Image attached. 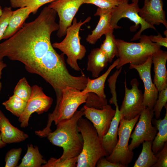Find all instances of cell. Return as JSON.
<instances>
[{"mask_svg":"<svg viewBox=\"0 0 167 167\" xmlns=\"http://www.w3.org/2000/svg\"><path fill=\"white\" fill-rule=\"evenodd\" d=\"M57 15L54 9L45 7L34 20L0 43V61L7 57L23 63L26 70L33 66L52 47L51 35L59 28Z\"/></svg>","mask_w":167,"mask_h":167,"instance_id":"1","label":"cell"},{"mask_svg":"<svg viewBox=\"0 0 167 167\" xmlns=\"http://www.w3.org/2000/svg\"><path fill=\"white\" fill-rule=\"evenodd\" d=\"M63 54H58L51 47L28 71L38 75L53 88L56 96V103L61 99L63 89L71 87L80 91L86 87L87 77L82 73L79 76L71 75L66 67Z\"/></svg>","mask_w":167,"mask_h":167,"instance_id":"2","label":"cell"},{"mask_svg":"<svg viewBox=\"0 0 167 167\" xmlns=\"http://www.w3.org/2000/svg\"><path fill=\"white\" fill-rule=\"evenodd\" d=\"M84 112L83 107L77 110L71 118L59 122L56 130L49 132L47 136L53 144L62 148V154L58 159L59 161L78 156L81 152L83 140L78 128L77 122L84 115Z\"/></svg>","mask_w":167,"mask_h":167,"instance_id":"3","label":"cell"},{"mask_svg":"<svg viewBox=\"0 0 167 167\" xmlns=\"http://www.w3.org/2000/svg\"><path fill=\"white\" fill-rule=\"evenodd\" d=\"M79 131L83 138V146L78 156L77 167H95L100 158L109 155L104 149L95 127L82 117L77 122Z\"/></svg>","mask_w":167,"mask_h":167,"instance_id":"4","label":"cell"},{"mask_svg":"<svg viewBox=\"0 0 167 167\" xmlns=\"http://www.w3.org/2000/svg\"><path fill=\"white\" fill-rule=\"evenodd\" d=\"M139 42H129L116 39L118 49L117 57L119 62L116 67L119 69L124 65L130 63L139 65L143 63L153 54L160 50L161 46L152 42L149 36L141 35Z\"/></svg>","mask_w":167,"mask_h":167,"instance_id":"5","label":"cell"},{"mask_svg":"<svg viewBox=\"0 0 167 167\" xmlns=\"http://www.w3.org/2000/svg\"><path fill=\"white\" fill-rule=\"evenodd\" d=\"M88 95V93H83L71 87H67L63 89L59 103L56 105L53 112L48 115L46 127L42 130L36 131L35 134L41 138L47 137L48 134L52 131L50 127L52 122L54 121L57 125L60 121L71 118L79 107L85 102Z\"/></svg>","mask_w":167,"mask_h":167,"instance_id":"6","label":"cell"},{"mask_svg":"<svg viewBox=\"0 0 167 167\" xmlns=\"http://www.w3.org/2000/svg\"><path fill=\"white\" fill-rule=\"evenodd\" d=\"M91 19L90 17H88L83 22L80 20L77 22L76 18L74 17L72 24L67 29L64 39L61 42L52 44L54 48L59 49L66 55L67 63L76 71L81 70L77 61L82 59L87 52L85 47L80 42L81 38L79 35V30L83 25L88 22Z\"/></svg>","mask_w":167,"mask_h":167,"instance_id":"7","label":"cell"},{"mask_svg":"<svg viewBox=\"0 0 167 167\" xmlns=\"http://www.w3.org/2000/svg\"><path fill=\"white\" fill-rule=\"evenodd\" d=\"M140 115L130 120L122 118L118 127V140L112 153L106 158L113 163H118L127 167L132 161L133 151L128 148V142L133 129L138 120Z\"/></svg>","mask_w":167,"mask_h":167,"instance_id":"8","label":"cell"},{"mask_svg":"<svg viewBox=\"0 0 167 167\" xmlns=\"http://www.w3.org/2000/svg\"><path fill=\"white\" fill-rule=\"evenodd\" d=\"M132 3L129 4L128 2H123L121 4L113 8L111 18V25L114 29L122 28L117 24L118 21L123 18H127L134 23L135 25L131 27V31L135 32L139 27L141 28L131 39L134 41L139 39L142 32L144 30L149 28L156 30L154 26L146 22L139 15L140 8L138 2L139 0H132Z\"/></svg>","mask_w":167,"mask_h":167,"instance_id":"9","label":"cell"},{"mask_svg":"<svg viewBox=\"0 0 167 167\" xmlns=\"http://www.w3.org/2000/svg\"><path fill=\"white\" fill-rule=\"evenodd\" d=\"M124 84L125 96L119 110L122 118L130 120L140 115L146 107L143 103V93L139 88L137 79L135 78L131 81L130 89L127 88L126 80Z\"/></svg>","mask_w":167,"mask_h":167,"instance_id":"10","label":"cell"},{"mask_svg":"<svg viewBox=\"0 0 167 167\" xmlns=\"http://www.w3.org/2000/svg\"><path fill=\"white\" fill-rule=\"evenodd\" d=\"M154 115L153 109L147 107L140 113L139 121L130 135V138L132 139L128 145L130 151H133L145 141H153L157 131L156 127L152 124Z\"/></svg>","mask_w":167,"mask_h":167,"instance_id":"11","label":"cell"},{"mask_svg":"<svg viewBox=\"0 0 167 167\" xmlns=\"http://www.w3.org/2000/svg\"><path fill=\"white\" fill-rule=\"evenodd\" d=\"M53 101L52 98L46 95L41 87L37 85L32 86L31 94L25 108L19 118L20 127L24 128L28 126L30 118L33 113L36 112L40 114L47 112Z\"/></svg>","mask_w":167,"mask_h":167,"instance_id":"12","label":"cell"},{"mask_svg":"<svg viewBox=\"0 0 167 167\" xmlns=\"http://www.w3.org/2000/svg\"><path fill=\"white\" fill-rule=\"evenodd\" d=\"M84 0H56L48 6L54 10L59 18L57 36H65L67 28L72 24L75 16Z\"/></svg>","mask_w":167,"mask_h":167,"instance_id":"13","label":"cell"},{"mask_svg":"<svg viewBox=\"0 0 167 167\" xmlns=\"http://www.w3.org/2000/svg\"><path fill=\"white\" fill-rule=\"evenodd\" d=\"M152 55L144 63L139 65L130 64L129 69L137 70L144 86L143 103L145 107L152 109L157 99L159 92L151 78Z\"/></svg>","mask_w":167,"mask_h":167,"instance_id":"14","label":"cell"},{"mask_svg":"<svg viewBox=\"0 0 167 167\" xmlns=\"http://www.w3.org/2000/svg\"><path fill=\"white\" fill-rule=\"evenodd\" d=\"M83 107L85 117L92 123L101 140L108 131L115 110L108 104L103 106L101 109L89 108L85 105Z\"/></svg>","mask_w":167,"mask_h":167,"instance_id":"15","label":"cell"},{"mask_svg":"<svg viewBox=\"0 0 167 167\" xmlns=\"http://www.w3.org/2000/svg\"><path fill=\"white\" fill-rule=\"evenodd\" d=\"M139 15L146 22L152 25L161 24L167 28L165 13L163 9L162 0H149L140 8Z\"/></svg>","mask_w":167,"mask_h":167,"instance_id":"16","label":"cell"},{"mask_svg":"<svg viewBox=\"0 0 167 167\" xmlns=\"http://www.w3.org/2000/svg\"><path fill=\"white\" fill-rule=\"evenodd\" d=\"M152 59L154 65L153 83L159 92L167 88V51L161 49L152 55Z\"/></svg>","mask_w":167,"mask_h":167,"instance_id":"17","label":"cell"},{"mask_svg":"<svg viewBox=\"0 0 167 167\" xmlns=\"http://www.w3.org/2000/svg\"><path fill=\"white\" fill-rule=\"evenodd\" d=\"M111 9H103L98 8L94 15L99 16V20L92 33L88 35L86 41L89 43L94 45L103 35L113 31L111 25V18L113 10Z\"/></svg>","mask_w":167,"mask_h":167,"instance_id":"18","label":"cell"},{"mask_svg":"<svg viewBox=\"0 0 167 167\" xmlns=\"http://www.w3.org/2000/svg\"><path fill=\"white\" fill-rule=\"evenodd\" d=\"M0 132L2 141L6 144L19 143L28 137V134L13 126L0 110Z\"/></svg>","mask_w":167,"mask_h":167,"instance_id":"19","label":"cell"},{"mask_svg":"<svg viewBox=\"0 0 167 167\" xmlns=\"http://www.w3.org/2000/svg\"><path fill=\"white\" fill-rule=\"evenodd\" d=\"M115 107V115L111 121L108 131L101 140L103 147L109 155L112 153L117 143L118 129L122 118L118 105Z\"/></svg>","mask_w":167,"mask_h":167,"instance_id":"20","label":"cell"},{"mask_svg":"<svg viewBox=\"0 0 167 167\" xmlns=\"http://www.w3.org/2000/svg\"><path fill=\"white\" fill-rule=\"evenodd\" d=\"M32 13L31 10L27 7H21L13 11L2 40L9 38L18 31Z\"/></svg>","mask_w":167,"mask_h":167,"instance_id":"21","label":"cell"},{"mask_svg":"<svg viewBox=\"0 0 167 167\" xmlns=\"http://www.w3.org/2000/svg\"><path fill=\"white\" fill-rule=\"evenodd\" d=\"M108 62L107 57L100 48L94 49L88 56L87 70L91 73L93 78H97Z\"/></svg>","mask_w":167,"mask_h":167,"instance_id":"22","label":"cell"},{"mask_svg":"<svg viewBox=\"0 0 167 167\" xmlns=\"http://www.w3.org/2000/svg\"><path fill=\"white\" fill-rule=\"evenodd\" d=\"M118 62L119 59L118 58L109 66L104 73L98 78L91 79L88 77L86 87L81 92L84 93L92 92L100 97L106 98L104 92L105 82L112 70L118 65Z\"/></svg>","mask_w":167,"mask_h":167,"instance_id":"23","label":"cell"},{"mask_svg":"<svg viewBox=\"0 0 167 167\" xmlns=\"http://www.w3.org/2000/svg\"><path fill=\"white\" fill-rule=\"evenodd\" d=\"M166 112L163 119L152 118V123L156 127L158 132L152 141V148L156 154L163 147L167 142V105L164 107Z\"/></svg>","mask_w":167,"mask_h":167,"instance_id":"24","label":"cell"},{"mask_svg":"<svg viewBox=\"0 0 167 167\" xmlns=\"http://www.w3.org/2000/svg\"><path fill=\"white\" fill-rule=\"evenodd\" d=\"M47 162L43 158L37 146L28 144L26 153L18 167H41Z\"/></svg>","mask_w":167,"mask_h":167,"instance_id":"25","label":"cell"},{"mask_svg":"<svg viewBox=\"0 0 167 167\" xmlns=\"http://www.w3.org/2000/svg\"><path fill=\"white\" fill-rule=\"evenodd\" d=\"M152 143L151 141L143 143L141 152L133 167H150L156 163L157 159L152 151Z\"/></svg>","mask_w":167,"mask_h":167,"instance_id":"26","label":"cell"},{"mask_svg":"<svg viewBox=\"0 0 167 167\" xmlns=\"http://www.w3.org/2000/svg\"><path fill=\"white\" fill-rule=\"evenodd\" d=\"M113 31L105 33V39L101 44L100 49L107 57L109 62H111L115 57H117L118 49L116 43V39L113 34Z\"/></svg>","mask_w":167,"mask_h":167,"instance_id":"27","label":"cell"},{"mask_svg":"<svg viewBox=\"0 0 167 167\" xmlns=\"http://www.w3.org/2000/svg\"><path fill=\"white\" fill-rule=\"evenodd\" d=\"M27 102L13 94L2 104L12 114L19 118L24 111Z\"/></svg>","mask_w":167,"mask_h":167,"instance_id":"28","label":"cell"},{"mask_svg":"<svg viewBox=\"0 0 167 167\" xmlns=\"http://www.w3.org/2000/svg\"><path fill=\"white\" fill-rule=\"evenodd\" d=\"M56 0H10L11 7L14 8L27 7L32 13H36L39 8L43 5Z\"/></svg>","mask_w":167,"mask_h":167,"instance_id":"29","label":"cell"},{"mask_svg":"<svg viewBox=\"0 0 167 167\" xmlns=\"http://www.w3.org/2000/svg\"><path fill=\"white\" fill-rule=\"evenodd\" d=\"M32 87L29 84L26 79H21L16 84L13 91L14 94L26 102L29 99L31 93Z\"/></svg>","mask_w":167,"mask_h":167,"instance_id":"30","label":"cell"},{"mask_svg":"<svg viewBox=\"0 0 167 167\" xmlns=\"http://www.w3.org/2000/svg\"><path fill=\"white\" fill-rule=\"evenodd\" d=\"M78 156H76L63 161L51 157L47 163L42 165V167H76Z\"/></svg>","mask_w":167,"mask_h":167,"instance_id":"31","label":"cell"},{"mask_svg":"<svg viewBox=\"0 0 167 167\" xmlns=\"http://www.w3.org/2000/svg\"><path fill=\"white\" fill-rule=\"evenodd\" d=\"M85 106L89 108L101 109L104 105L107 104L106 98H103L92 92H88Z\"/></svg>","mask_w":167,"mask_h":167,"instance_id":"32","label":"cell"},{"mask_svg":"<svg viewBox=\"0 0 167 167\" xmlns=\"http://www.w3.org/2000/svg\"><path fill=\"white\" fill-rule=\"evenodd\" d=\"M167 88L159 92L158 97L153 107L155 118L159 119L163 107L167 105Z\"/></svg>","mask_w":167,"mask_h":167,"instance_id":"33","label":"cell"},{"mask_svg":"<svg viewBox=\"0 0 167 167\" xmlns=\"http://www.w3.org/2000/svg\"><path fill=\"white\" fill-rule=\"evenodd\" d=\"M22 149L21 148H14L7 152L5 157V167H17L20 159Z\"/></svg>","mask_w":167,"mask_h":167,"instance_id":"34","label":"cell"},{"mask_svg":"<svg viewBox=\"0 0 167 167\" xmlns=\"http://www.w3.org/2000/svg\"><path fill=\"white\" fill-rule=\"evenodd\" d=\"M123 0H84V4H92L103 9H111L121 4Z\"/></svg>","mask_w":167,"mask_h":167,"instance_id":"35","label":"cell"},{"mask_svg":"<svg viewBox=\"0 0 167 167\" xmlns=\"http://www.w3.org/2000/svg\"><path fill=\"white\" fill-rule=\"evenodd\" d=\"M122 69V67L117 69L108 80L109 85L112 95V97L110 98L109 102L111 104H114L115 106L118 105L116 91V84L117 78L121 71Z\"/></svg>","mask_w":167,"mask_h":167,"instance_id":"36","label":"cell"},{"mask_svg":"<svg viewBox=\"0 0 167 167\" xmlns=\"http://www.w3.org/2000/svg\"><path fill=\"white\" fill-rule=\"evenodd\" d=\"M12 12L11 7H6L2 9V13L0 17V41L2 40Z\"/></svg>","mask_w":167,"mask_h":167,"instance_id":"37","label":"cell"},{"mask_svg":"<svg viewBox=\"0 0 167 167\" xmlns=\"http://www.w3.org/2000/svg\"><path fill=\"white\" fill-rule=\"evenodd\" d=\"M157 160L152 167H167V142L165 143L163 148L155 154Z\"/></svg>","mask_w":167,"mask_h":167,"instance_id":"38","label":"cell"},{"mask_svg":"<svg viewBox=\"0 0 167 167\" xmlns=\"http://www.w3.org/2000/svg\"><path fill=\"white\" fill-rule=\"evenodd\" d=\"M97 167H126L124 165L118 163L111 162L104 157H101L98 160L96 165Z\"/></svg>","mask_w":167,"mask_h":167,"instance_id":"39","label":"cell"},{"mask_svg":"<svg viewBox=\"0 0 167 167\" xmlns=\"http://www.w3.org/2000/svg\"><path fill=\"white\" fill-rule=\"evenodd\" d=\"M150 36L151 41L157 44L159 46L167 47V37H163L160 33L157 35H151Z\"/></svg>","mask_w":167,"mask_h":167,"instance_id":"40","label":"cell"},{"mask_svg":"<svg viewBox=\"0 0 167 167\" xmlns=\"http://www.w3.org/2000/svg\"><path fill=\"white\" fill-rule=\"evenodd\" d=\"M6 67V65L4 62L2 60L0 61V79L1 78L2 70ZM2 88V84L0 81V93Z\"/></svg>","mask_w":167,"mask_h":167,"instance_id":"41","label":"cell"},{"mask_svg":"<svg viewBox=\"0 0 167 167\" xmlns=\"http://www.w3.org/2000/svg\"><path fill=\"white\" fill-rule=\"evenodd\" d=\"M6 144L2 141L1 136L0 132V149L5 147L6 146Z\"/></svg>","mask_w":167,"mask_h":167,"instance_id":"42","label":"cell"},{"mask_svg":"<svg viewBox=\"0 0 167 167\" xmlns=\"http://www.w3.org/2000/svg\"><path fill=\"white\" fill-rule=\"evenodd\" d=\"M2 9L1 7L0 6V17L2 15Z\"/></svg>","mask_w":167,"mask_h":167,"instance_id":"43","label":"cell"},{"mask_svg":"<svg viewBox=\"0 0 167 167\" xmlns=\"http://www.w3.org/2000/svg\"><path fill=\"white\" fill-rule=\"evenodd\" d=\"M164 34L165 35V36H166V37H167V30H165L164 32Z\"/></svg>","mask_w":167,"mask_h":167,"instance_id":"44","label":"cell"},{"mask_svg":"<svg viewBox=\"0 0 167 167\" xmlns=\"http://www.w3.org/2000/svg\"><path fill=\"white\" fill-rule=\"evenodd\" d=\"M149 0H144V4L147 3Z\"/></svg>","mask_w":167,"mask_h":167,"instance_id":"45","label":"cell"},{"mask_svg":"<svg viewBox=\"0 0 167 167\" xmlns=\"http://www.w3.org/2000/svg\"><path fill=\"white\" fill-rule=\"evenodd\" d=\"M124 2H128L129 0H123Z\"/></svg>","mask_w":167,"mask_h":167,"instance_id":"46","label":"cell"}]
</instances>
